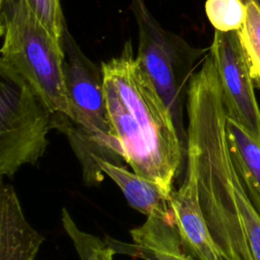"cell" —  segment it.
<instances>
[{"label": "cell", "instance_id": "1", "mask_svg": "<svg viewBox=\"0 0 260 260\" xmlns=\"http://www.w3.org/2000/svg\"><path fill=\"white\" fill-rule=\"evenodd\" d=\"M187 167L193 170L209 231L225 260H253L237 206L239 178L229 150L226 112L212 55L187 88Z\"/></svg>", "mask_w": 260, "mask_h": 260}, {"label": "cell", "instance_id": "2", "mask_svg": "<svg viewBox=\"0 0 260 260\" xmlns=\"http://www.w3.org/2000/svg\"><path fill=\"white\" fill-rule=\"evenodd\" d=\"M102 69L109 119L124 160L170 198L185 151L170 110L133 55L131 42Z\"/></svg>", "mask_w": 260, "mask_h": 260}, {"label": "cell", "instance_id": "3", "mask_svg": "<svg viewBox=\"0 0 260 260\" xmlns=\"http://www.w3.org/2000/svg\"><path fill=\"white\" fill-rule=\"evenodd\" d=\"M3 38L0 67L20 75L53 113L70 117L64 80V54L24 0H0Z\"/></svg>", "mask_w": 260, "mask_h": 260}, {"label": "cell", "instance_id": "4", "mask_svg": "<svg viewBox=\"0 0 260 260\" xmlns=\"http://www.w3.org/2000/svg\"><path fill=\"white\" fill-rule=\"evenodd\" d=\"M130 7L138 30L136 58L170 110L183 141L187 138L182 124L183 99L187 95L195 63L205 50L194 48L166 30L143 0H131Z\"/></svg>", "mask_w": 260, "mask_h": 260}, {"label": "cell", "instance_id": "5", "mask_svg": "<svg viewBox=\"0 0 260 260\" xmlns=\"http://www.w3.org/2000/svg\"><path fill=\"white\" fill-rule=\"evenodd\" d=\"M0 175L35 165L49 144L53 112L16 72L0 67Z\"/></svg>", "mask_w": 260, "mask_h": 260}, {"label": "cell", "instance_id": "6", "mask_svg": "<svg viewBox=\"0 0 260 260\" xmlns=\"http://www.w3.org/2000/svg\"><path fill=\"white\" fill-rule=\"evenodd\" d=\"M61 46L64 54V80L70 106V119L93 140L123 160L121 144L116 137L107 109L102 66L89 60L70 35L66 22Z\"/></svg>", "mask_w": 260, "mask_h": 260}, {"label": "cell", "instance_id": "7", "mask_svg": "<svg viewBox=\"0 0 260 260\" xmlns=\"http://www.w3.org/2000/svg\"><path fill=\"white\" fill-rule=\"evenodd\" d=\"M209 52L216 65L228 118L243 127L260 144V109L238 31L215 30Z\"/></svg>", "mask_w": 260, "mask_h": 260}, {"label": "cell", "instance_id": "8", "mask_svg": "<svg viewBox=\"0 0 260 260\" xmlns=\"http://www.w3.org/2000/svg\"><path fill=\"white\" fill-rule=\"evenodd\" d=\"M182 245L198 260H225L207 225L200 201L195 174L187 167L184 182L169 198Z\"/></svg>", "mask_w": 260, "mask_h": 260}, {"label": "cell", "instance_id": "9", "mask_svg": "<svg viewBox=\"0 0 260 260\" xmlns=\"http://www.w3.org/2000/svg\"><path fill=\"white\" fill-rule=\"evenodd\" d=\"M130 236L132 243L110 237L105 242L116 254L142 260H198L185 251L171 209L147 216L142 225L130 231Z\"/></svg>", "mask_w": 260, "mask_h": 260}, {"label": "cell", "instance_id": "10", "mask_svg": "<svg viewBox=\"0 0 260 260\" xmlns=\"http://www.w3.org/2000/svg\"><path fill=\"white\" fill-rule=\"evenodd\" d=\"M44 237L26 220L14 188L0 189V260H35Z\"/></svg>", "mask_w": 260, "mask_h": 260}, {"label": "cell", "instance_id": "11", "mask_svg": "<svg viewBox=\"0 0 260 260\" xmlns=\"http://www.w3.org/2000/svg\"><path fill=\"white\" fill-rule=\"evenodd\" d=\"M225 130L235 170L252 204L260 213V144L228 116Z\"/></svg>", "mask_w": 260, "mask_h": 260}, {"label": "cell", "instance_id": "12", "mask_svg": "<svg viewBox=\"0 0 260 260\" xmlns=\"http://www.w3.org/2000/svg\"><path fill=\"white\" fill-rule=\"evenodd\" d=\"M98 165L103 173L119 186L132 208L146 216L171 209L169 198L151 181L128 171L121 165L105 159H100Z\"/></svg>", "mask_w": 260, "mask_h": 260}, {"label": "cell", "instance_id": "13", "mask_svg": "<svg viewBox=\"0 0 260 260\" xmlns=\"http://www.w3.org/2000/svg\"><path fill=\"white\" fill-rule=\"evenodd\" d=\"M246 9L243 26L238 30L247 56L253 81L260 88V6L255 0H242Z\"/></svg>", "mask_w": 260, "mask_h": 260}, {"label": "cell", "instance_id": "14", "mask_svg": "<svg viewBox=\"0 0 260 260\" xmlns=\"http://www.w3.org/2000/svg\"><path fill=\"white\" fill-rule=\"evenodd\" d=\"M205 12L215 30L222 32L238 31L246 18L242 0H206Z\"/></svg>", "mask_w": 260, "mask_h": 260}, {"label": "cell", "instance_id": "15", "mask_svg": "<svg viewBox=\"0 0 260 260\" xmlns=\"http://www.w3.org/2000/svg\"><path fill=\"white\" fill-rule=\"evenodd\" d=\"M36 17L49 30L53 38L61 43L65 19L60 0H24Z\"/></svg>", "mask_w": 260, "mask_h": 260}, {"label": "cell", "instance_id": "16", "mask_svg": "<svg viewBox=\"0 0 260 260\" xmlns=\"http://www.w3.org/2000/svg\"><path fill=\"white\" fill-rule=\"evenodd\" d=\"M114 255H116L115 251L110 248L105 241L99 239L91 249L80 258L81 260H114Z\"/></svg>", "mask_w": 260, "mask_h": 260}, {"label": "cell", "instance_id": "17", "mask_svg": "<svg viewBox=\"0 0 260 260\" xmlns=\"http://www.w3.org/2000/svg\"><path fill=\"white\" fill-rule=\"evenodd\" d=\"M255 1H256V2H257V4L260 6V0H255Z\"/></svg>", "mask_w": 260, "mask_h": 260}]
</instances>
